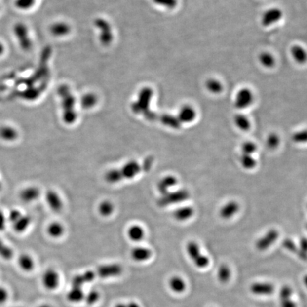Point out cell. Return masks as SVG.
I'll return each mask as SVG.
<instances>
[{
	"label": "cell",
	"mask_w": 307,
	"mask_h": 307,
	"mask_svg": "<svg viewBox=\"0 0 307 307\" xmlns=\"http://www.w3.org/2000/svg\"><path fill=\"white\" fill-rule=\"evenodd\" d=\"M106 182L109 184H116L122 180L120 171L119 169H114L109 170L105 175Z\"/></svg>",
	"instance_id": "33"
},
{
	"label": "cell",
	"mask_w": 307,
	"mask_h": 307,
	"mask_svg": "<svg viewBox=\"0 0 307 307\" xmlns=\"http://www.w3.org/2000/svg\"><path fill=\"white\" fill-rule=\"evenodd\" d=\"M234 122L240 130L247 131L250 128V122L246 116L237 114L234 117Z\"/></svg>",
	"instance_id": "32"
},
{
	"label": "cell",
	"mask_w": 307,
	"mask_h": 307,
	"mask_svg": "<svg viewBox=\"0 0 307 307\" xmlns=\"http://www.w3.org/2000/svg\"><path fill=\"white\" fill-rule=\"evenodd\" d=\"M207 90L213 94H220L224 90V85L216 78H210L206 83Z\"/></svg>",
	"instance_id": "29"
},
{
	"label": "cell",
	"mask_w": 307,
	"mask_h": 307,
	"mask_svg": "<svg viewBox=\"0 0 307 307\" xmlns=\"http://www.w3.org/2000/svg\"><path fill=\"white\" fill-rule=\"evenodd\" d=\"M13 249L0 238V258L5 260H10L14 257Z\"/></svg>",
	"instance_id": "30"
},
{
	"label": "cell",
	"mask_w": 307,
	"mask_h": 307,
	"mask_svg": "<svg viewBox=\"0 0 307 307\" xmlns=\"http://www.w3.org/2000/svg\"><path fill=\"white\" fill-rule=\"evenodd\" d=\"M306 227H307V225H306Z\"/></svg>",
	"instance_id": "53"
},
{
	"label": "cell",
	"mask_w": 307,
	"mask_h": 307,
	"mask_svg": "<svg viewBox=\"0 0 307 307\" xmlns=\"http://www.w3.org/2000/svg\"><path fill=\"white\" fill-rule=\"evenodd\" d=\"M217 277L221 283H227L229 282L231 277L230 268L227 265H221L218 269Z\"/></svg>",
	"instance_id": "31"
},
{
	"label": "cell",
	"mask_w": 307,
	"mask_h": 307,
	"mask_svg": "<svg viewBox=\"0 0 307 307\" xmlns=\"http://www.w3.org/2000/svg\"><path fill=\"white\" fill-rule=\"evenodd\" d=\"M48 235L52 238H59L64 234V226L59 222H52L48 225L47 229Z\"/></svg>",
	"instance_id": "26"
},
{
	"label": "cell",
	"mask_w": 307,
	"mask_h": 307,
	"mask_svg": "<svg viewBox=\"0 0 307 307\" xmlns=\"http://www.w3.org/2000/svg\"><path fill=\"white\" fill-rule=\"evenodd\" d=\"M153 159L152 157H148V159H145L142 166V170L147 171L150 170L153 165Z\"/></svg>",
	"instance_id": "45"
},
{
	"label": "cell",
	"mask_w": 307,
	"mask_h": 307,
	"mask_svg": "<svg viewBox=\"0 0 307 307\" xmlns=\"http://www.w3.org/2000/svg\"><path fill=\"white\" fill-rule=\"evenodd\" d=\"M303 283L305 284V287L307 289V274L304 276L303 277Z\"/></svg>",
	"instance_id": "49"
},
{
	"label": "cell",
	"mask_w": 307,
	"mask_h": 307,
	"mask_svg": "<svg viewBox=\"0 0 307 307\" xmlns=\"http://www.w3.org/2000/svg\"><path fill=\"white\" fill-rule=\"evenodd\" d=\"M300 256L299 258L303 260H307V238L302 237L300 241Z\"/></svg>",
	"instance_id": "42"
},
{
	"label": "cell",
	"mask_w": 307,
	"mask_h": 307,
	"mask_svg": "<svg viewBox=\"0 0 307 307\" xmlns=\"http://www.w3.org/2000/svg\"><path fill=\"white\" fill-rule=\"evenodd\" d=\"M96 277V273L95 271L87 270L84 272L83 274H77V275L74 276L71 280V286L83 288L85 284L91 283Z\"/></svg>",
	"instance_id": "15"
},
{
	"label": "cell",
	"mask_w": 307,
	"mask_h": 307,
	"mask_svg": "<svg viewBox=\"0 0 307 307\" xmlns=\"http://www.w3.org/2000/svg\"><path fill=\"white\" fill-rule=\"evenodd\" d=\"M153 256L151 249L146 247L138 246L132 249L131 251V258L137 263H145L148 261Z\"/></svg>",
	"instance_id": "16"
},
{
	"label": "cell",
	"mask_w": 307,
	"mask_h": 307,
	"mask_svg": "<svg viewBox=\"0 0 307 307\" xmlns=\"http://www.w3.org/2000/svg\"><path fill=\"white\" fill-rule=\"evenodd\" d=\"M123 179H133L138 175L142 170V166L136 161H128L121 169H119Z\"/></svg>",
	"instance_id": "12"
},
{
	"label": "cell",
	"mask_w": 307,
	"mask_h": 307,
	"mask_svg": "<svg viewBox=\"0 0 307 307\" xmlns=\"http://www.w3.org/2000/svg\"><path fill=\"white\" fill-rule=\"evenodd\" d=\"M19 268L24 272H31L35 269V261L33 257L28 253H22L17 260Z\"/></svg>",
	"instance_id": "18"
},
{
	"label": "cell",
	"mask_w": 307,
	"mask_h": 307,
	"mask_svg": "<svg viewBox=\"0 0 307 307\" xmlns=\"http://www.w3.org/2000/svg\"><path fill=\"white\" fill-rule=\"evenodd\" d=\"M282 16H283V12L279 8L274 7L268 9L262 17V25L266 27H270L280 21Z\"/></svg>",
	"instance_id": "9"
},
{
	"label": "cell",
	"mask_w": 307,
	"mask_h": 307,
	"mask_svg": "<svg viewBox=\"0 0 307 307\" xmlns=\"http://www.w3.org/2000/svg\"><path fill=\"white\" fill-rule=\"evenodd\" d=\"M126 304H127V307H142L138 302L135 301H130Z\"/></svg>",
	"instance_id": "46"
},
{
	"label": "cell",
	"mask_w": 307,
	"mask_h": 307,
	"mask_svg": "<svg viewBox=\"0 0 307 307\" xmlns=\"http://www.w3.org/2000/svg\"><path fill=\"white\" fill-rule=\"evenodd\" d=\"M45 198H46L48 206L51 211L55 213L61 212V210L63 209L64 203L58 192L53 189H50L46 192Z\"/></svg>",
	"instance_id": "11"
},
{
	"label": "cell",
	"mask_w": 307,
	"mask_h": 307,
	"mask_svg": "<svg viewBox=\"0 0 307 307\" xmlns=\"http://www.w3.org/2000/svg\"><path fill=\"white\" fill-rule=\"evenodd\" d=\"M240 206L236 201H230L226 203L220 210V216L224 219H230L239 211Z\"/></svg>",
	"instance_id": "22"
},
{
	"label": "cell",
	"mask_w": 307,
	"mask_h": 307,
	"mask_svg": "<svg viewBox=\"0 0 307 307\" xmlns=\"http://www.w3.org/2000/svg\"><path fill=\"white\" fill-rule=\"evenodd\" d=\"M3 189V184L2 182H1V181L0 180V192H1V191Z\"/></svg>",
	"instance_id": "51"
},
{
	"label": "cell",
	"mask_w": 307,
	"mask_h": 307,
	"mask_svg": "<svg viewBox=\"0 0 307 307\" xmlns=\"http://www.w3.org/2000/svg\"><path fill=\"white\" fill-rule=\"evenodd\" d=\"M145 235V230L139 225H132L127 230V236L133 242L141 241L143 240Z\"/></svg>",
	"instance_id": "24"
},
{
	"label": "cell",
	"mask_w": 307,
	"mask_h": 307,
	"mask_svg": "<svg viewBox=\"0 0 307 307\" xmlns=\"http://www.w3.org/2000/svg\"><path fill=\"white\" fill-rule=\"evenodd\" d=\"M194 214V210L191 206L180 207L174 212V219L179 221H185L190 219Z\"/></svg>",
	"instance_id": "25"
},
{
	"label": "cell",
	"mask_w": 307,
	"mask_h": 307,
	"mask_svg": "<svg viewBox=\"0 0 307 307\" xmlns=\"http://www.w3.org/2000/svg\"><path fill=\"white\" fill-rule=\"evenodd\" d=\"M85 293L82 287L71 286L70 290L66 293L67 301L72 304H78L84 301Z\"/></svg>",
	"instance_id": "19"
},
{
	"label": "cell",
	"mask_w": 307,
	"mask_h": 307,
	"mask_svg": "<svg viewBox=\"0 0 307 307\" xmlns=\"http://www.w3.org/2000/svg\"><path fill=\"white\" fill-rule=\"evenodd\" d=\"M279 142H280V139L277 134L271 133L267 138L266 145L268 148L274 150L279 146Z\"/></svg>",
	"instance_id": "37"
},
{
	"label": "cell",
	"mask_w": 307,
	"mask_h": 307,
	"mask_svg": "<svg viewBox=\"0 0 307 307\" xmlns=\"http://www.w3.org/2000/svg\"><path fill=\"white\" fill-rule=\"evenodd\" d=\"M254 95L250 89L242 88L235 95L234 106L238 110H244L253 104Z\"/></svg>",
	"instance_id": "6"
},
{
	"label": "cell",
	"mask_w": 307,
	"mask_h": 307,
	"mask_svg": "<svg viewBox=\"0 0 307 307\" xmlns=\"http://www.w3.org/2000/svg\"><path fill=\"white\" fill-rule=\"evenodd\" d=\"M293 290L289 285H284L279 291V307H297V302L292 298Z\"/></svg>",
	"instance_id": "13"
},
{
	"label": "cell",
	"mask_w": 307,
	"mask_h": 307,
	"mask_svg": "<svg viewBox=\"0 0 307 307\" xmlns=\"http://www.w3.org/2000/svg\"><path fill=\"white\" fill-rule=\"evenodd\" d=\"M258 60L262 66L268 69H271L275 65V58L272 53L269 52L260 53L258 56Z\"/></svg>",
	"instance_id": "28"
},
{
	"label": "cell",
	"mask_w": 307,
	"mask_h": 307,
	"mask_svg": "<svg viewBox=\"0 0 307 307\" xmlns=\"http://www.w3.org/2000/svg\"><path fill=\"white\" fill-rule=\"evenodd\" d=\"M241 150L244 154L252 155L257 151V145L253 142H245L242 144Z\"/></svg>",
	"instance_id": "38"
},
{
	"label": "cell",
	"mask_w": 307,
	"mask_h": 307,
	"mask_svg": "<svg viewBox=\"0 0 307 307\" xmlns=\"http://www.w3.org/2000/svg\"><path fill=\"white\" fill-rule=\"evenodd\" d=\"M35 0H16L15 5L18 9L27 10L35 4Z\"/></svg>",
	"instance_id": "41"
},
{
	"label": "cell",
	"mask_w": 307,
	"mask_h": 307,
	"mask_svg": "<svg viewBox=\"0 0 307 307\" xmlns=\"http://www.w3.org/2000/svg\"><path fill=\"white\" fill-rule=\"evenodd\" d=\"M41 284L45 290H57L61 284V276L59 273L53 268L46 269L42 274Z\"/></svg>",
	"instance_id": "5"
},
{
	"label": "cell",
	"mask_w": 307,
	"mask_h": 307,
	"mask_svg": "<svg viewBox=\"0 0 307 307\" xmlns=\"http://www.w3.org/2000/svg\"><path fill=\"white\" fill-rule=\"evenodd\" d=\"M114 307H127V304L124 303V302H119V303L116 304Z\"/></svg>",
	"instance_id": "47"
},
{
	"label": "cell",
	"mask_w": 307,
	"mask_h": 307,
	"mask_svg": "<svg viewBox=\"0 0 307 307\" xmlns=\"http://www.w3.org/2000/svg\"><path fill=\"white\" fill-rule=\"evenodd\" d=\"M240 161L242 167L246 169H253L257 166L256 160L252 156V155L242 154Z\"/></svg>",
	"instance_id": "35"
},
{
	"label": "cell",
	"mask_w": 307,
	"mask_h": 307,
	"mask_svg": "<svg viewBox=\"0 0 307 307\" xmlns=\"http://www.w3.org/2000/svg\"><path fill=\"white\" fill-rule=\"evenodd\" d=\"M19 137L17 129L10 125L1 126L0 127V139L6 142L16 141Z\"/></svg>",
	"instance_id": "20"
},
{
	"label": "cell",
	"mask_w": 307,
	"mask_h": 307,
	"mask_svg": "<svg viewBox=\"0 0 307 307\" xmlns=\"http://www.w3.org/2000/svg\"><path fill=\"white\" fill-rule=\"evenodd\" d=\"M196 113L194 109L189 106H186L182 108L180 113H179V119L180 122L184 123L192 122L194 120Z\"/></svg>",
	"instance_id": "27"
},
{
	"label": "cell",
	"mask_w": 307,
	"mask_h": 307,
	"mask_svg": "<svg viewBox=\"0 0 307 307\" xmlns=\"http://www.w3.org/2000/svg\"><path fill=\"white\" fill-rule=\"evenodd\" d=\"M284 248L287 249V250L290 251L291 253L296 254L297 256H300V250H299L298 247L296 246L295 242L292 241L290 239H286L282 242Z\"/></svg>",
	"instance_id": "39"
},
{
	"label": "cell",
	"mask_w": 307,
	"mask_h": 307,
	"mask_svg": "<svg viewBox=\"0 0 307 307\" xmlns=\"http://www.w3.org/2000/svg\"><path fill=\"white\" fill-rule=\"evenodd\" d=\"M8 224L12 225L13 230L18 234H22L29 230L32 224V218L18 208H13L8 213Z\"/></svg>",
	"instance_id": "1"
},
{
	"label": "cell",
	"mask_w": 307,
	"mask_h": 307,
	"mask_svg": "<svg viewBox=\"0 0 307 307\" xmlns=\"http://www.w3.org/2000/svg\"><path fill=\"white\" fill-rule=\"evenodd\" d=\"M291 55L296 62L299 64H305L307 61V52L300 45H294L291 48Z\"/></svg>",
	"instance_id": "23"
},
{
	"label": "cell",
	"mask_w": 307,
	"mask_h": 307,
	"mask_svg": "<svg viewBox=\"0 0 307 307\" xmlns=\"http://www.w3.org/2000/svg\"><path fill=\"white\" fill-rule=\"evenodd\" d=\"M186 250L189 258L197 268L204 269L209 265V258L201 253V248L197 242H189L186 246Z\"/></svg>",
	"instance_id": "2"
},
{
	"label": "cell",
	"mask_w": 307,
	"mask_h": 307,
	"mask_svg": "<svg viewBox=\"0 0 307 307\" xmlns=\"http://www.w3.org/2000/svg\"><path fill=\"white\" fill-rule=\"evenodd\" d=\"M95 272L97 277L101 279H110L120 276L123 272V268L118 263H109L98 267Z\"/></svg>",
	"instance_id": "4"
},
{
	"label": "cell",
	"mask_w": 307,
	"mask_h": 307,
	"mask_svg": "<svg viewBox=\"0 0 307 307\" xmlns=\"http://www.w3.org/2000/svg\"><path fill=\"white\" fill-rule=\"evenodd\" d=\"M41 191L37 186L30 185L24 187L19 192V197L24 203H32L38 200Z\"/></svg>",
	"instance_id": "8"
},
{
	"label": "cell",
	"mask_w": 307,
	"mask_h": 307,
	"mask_svg": "<svg viewBox=\"0 0 307 307\" xmlns=\"http://www.w3.org/2000/svg\"><path fill=\"white\" fill-rule=\"evenodd\" d=\"M14 32L21 48L24 51H29L32 48V43L27 26L24 24L18 23L14 26Z\"/></svg>",
	"instance_id": "7"
},
{
	"label": "cell",
	"mask_w": 307,
	"mask_h": 307,
	"mask_svg": "<svg viewBox=\"0 0 307 307\" xmlns=\"http://www.w3.org/2000/svg\"><path fill=\"white\" fill-rule=\"evenodd\" d=\"M177 177L172 175L166 176L159 181L157 184V189L161 195L170 192V189L177 184Z\"/></svg>",
	"instance_id": "21"
},
{
	"label": "cell",
	"mask_w": 307,
	"mask_h": 307,
	"mask_svg": "<svg viewBox=\"0 0 307 307\" xmlns=\"http://www.w3.org/2000/svg\"><path fill=\"white\" fill-rule=\"evenodd\" d=\"M168 286L174 293L182 294L187 290V284L185 279L179 275H174L169 278Z\"/></svg>",
	"instance_id": "17"
},
{
	"label": "cell",
	"mask_w": 307,
	"mask_h": 307,
	"mask_svg": "<svg viewBox=\"0 0 307 307\" xmlns=\"http://www.w3.org/2000/svg\"><path fill=\"white\" fill-rule=\"evenodd\" d=\"M292 140L297 143H307V130H303L296 132L292 136Z\"/></svg>",
	"instance_id": "40"
},
{
	"label": "cell",
	"mask_w": 307,
	"mask_h": 307,
	"mask_svg": "<svg viewBox=\"0 0 307 307\" xmlns=\"http://www.w3.org/2000/svg\"><path fill=\"white\" fill-rule=\"evenodd\" d=\"M279 232L275 229H271L266 232L264 236L260 237L256 242V248L260 251H264L277 241L279 237Z\"/></svg>",
	"instance_id": "10"
},
{
	"label": "cell",
	"mask_w": 307,
	"mask_h": 307,
	"mask_svg": "<svg viewBox=\"0 0 307 307\" xmlns=\"http://www.w3.org/2000/svg\"><path fill=\"white\" fill-rule=\"evenodd\" d=\"M250 290L255 295L268 296L274 293L275 287L270 282H254L250 285Z\"/></svg>",
	"instance_id": "14"
},
{
	"label": "cell",
	"mask_w": 307,
	"mask_h": 307,
	"mask_svg": "<svg viewBox=\"0 0 307 307\" xmlns=\"http://www.w3.org/2000/svg\"><path fill=\"white\" fill-rule=\"evenodd\" d=\"M7 224V215L0 208V232L5 230Z\"/></svg>",
	"instance_id": "44"
},
{
	"label": "cell",
	"mask_w": 307,
	"mask_h": 307,
	"mask_svg": "<svg viewBox=\"0 0 307 307\" xmlns=\"http://www.w3.org/2000/svg\"><path fill=\"white\" fill-rule=\"evenodd\" d=\"M98 211L102 216L108 217L114 211V205L110 201H102L98 206Z\"/></svg>",
	"instance_id": "34"
},
{
	"label": "cell",
	"mask_w": 307,
	"mask_h": 307,
	"mask_svg": "<svg viewBox=\"0 0 307 307\" xmlns=\"http://www.w3.org/2000/svg\"><path fill=\"white\" fill-rule=\"evenodd\" d=\"M9 293L7 289L2 286H0V305L6 303L9 300Z\"/></svg>",
	"instance_id": "43"
},
{
	"label": "cell",
	"mask_w": 307,
	"mask_h": 307,
	"mask_svg": "<svg viewBox=\"0 0 307 307\" xmlns=\"http://www.w3.org/2000/svg\"><path fill=\"white\" fill-rule=\"evenodd\" d=\"M37 307H53L51 306V305H48V304H41V305H38Z\"/></svg>",
	"instance_id": "50"
},
{
	"label": "cell",
	"mask_w": 307,
	"mask_h": 307,
	"mask_svg": "<svg viewBox=\"0 0 307 307\" xmlns=\"http://www.w3.org/2000/svg\"><path fill=\"white\" fill-rule=\"evenodd\" d=\"M101 300V293L97 290H91L85 293L84 301L88 305H94Z\"/></svg>",
	"instance_id": "36"
},
{
	"label": "cell",
	"mask_w": 307,
	"mask_h": 307,
	"mask_svg": "<svg viewBox=\"0 0 307 307\" xmlns=\"http://www.w3.org/2000/svg\"><path fill=\"white\" fill-rule=\"evenodd\" d=\"M4 49H5V48H4V45L0 42V56H1V55L4 53Z\"/></svg>",
	"instance_id": "48"
},
{
	"label": "cell",
	"mask_w": 307,
	"mask_h": 307,
	"mask_svg": "<svg viewBox=\"0 0 307 307\" xmlns=\"http://www.w3.org/2000/svg\"><path fill=\"white\" fill-rule=\"evenodd\" d=\"M189 198V192H187L185 189L169 192L161 195L159 201H158V205L160 207L169 206L170 205L187 201Z\"/></svg>",
	"instance_id": "3"
},
{
	"label": "cell",
	"mask_w": 307,
	"mask_h": 307,
	"mask_svg": "<svg viewBox=\"0 0 307 307\" xmlns=\"http://www.w3.org/2000/svg\"><path fill=\"white\" fill-rule=\"evenodd\" d=\"M24 307L19 306V307Z\"/></svg>",
	"instance_id": "52"
}]
</instances>
